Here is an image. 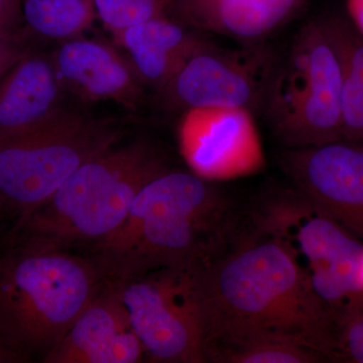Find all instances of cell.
I'll return each mask as SVG.
<instances>
[{
    "label": "cell",
    "instance_id": "cell-2",
    "mask_svg": "<svg viewBox=\"0 0 363 363\" xmlns=\"http://www.w3.org/2000/svg\"><path fill=\"white\" fill-rule=\"evenodd\" d=\"M241 225L230 198L212 182L169 169L143 186L123 225L90 257L111 281L160 267L201 266Z\"/></svg>",
    "mask_w": 363,
    "mask_h": 363
},
{
    "label": "cell",
    "instance_id": "cell-6",
    "mask_svg": "<svg viewBox=\"0 0 363 363\" xmlns=\"http://www.w3.org/2000/svg\"><path fill=\"white\" fill-rule=\"evenodd\" d=\"M121 135L111 121L64 107L35 128L0 138V206L16 221L25 218Z\"/></svg>",
    "mask_w": 363,
    "mask_h": 363
},
{
    "label": "cell",
    "instance_id": "cell-21",
    "mask_svg": "<svg viewBox=\"0 0 363 363\" xmlns=\"http://www.w3.org/2000/svg\"><path fill=\"white\" fill-rule=\"evenodd\" d=\"M336 357L363 363V312L350 313L336 320Z\"/></svg>",
    "mask_w": 363,
    "mask_h": 363
},
{
    "label": "cell",
    "instance_id": "cell-12",
    "mask_svg": "<svg viewBox=\"0 0 363 363\" xmlns=\"http://www.w3.org/2000/svg\"><path fill=\"white\" fill-rule=\"evenodd\" d=\"M145 358L118 288L106 279L65 337L45 355L43 362L138 363Z\"/></svg>",
    "mask_w": 363,
    "mask_h": 363
},
{
    "label": "cell",
    "instance_id": "cell-5",
    "mask_svg": "<svg viewBox=\"0 0 363 363\" xmlns=\"http://www.w3.org/2000/svg\"><path fill=\"white\" fill-rule=\"evenodd\" d=\"M262 109L286 149L341 140L340 62L320 18L301 26L272 73Z\"/></svg>",
    "mask_w": 363,
    "mask_h": 363
},
{
    "label": "cell",
    "instance_id": "cell-27",
    "mask_svg": "<svg viewBox=\"0 0 363 363\" xmlns=\"http://www.w3.org/2000/svg\"><path fill=\"white\" fill-rule=\"evenodd\" d=\"M4 209H2V207L0 206V217H1V214L4 213Z\"/></svg>",
    "mask_w": 363,
    "mask_h": 363
},
{
    "label": "cell",
    "instance_id": "cell-13",
    "mask_svg": "<svg viewBox=\"0 0 363 363\" xmlns=\"http://www.w3.org/2000/svg\"><path fill=\"white\" fill-rule=\"evenodd\" d=\"M60 85L86 101L111 100L135 111L143 85L128 59L98 40H64L51 55Z\"/></svg>",
    "mask_w": 363,
    "mask_h": 363
},
{
    "label": "cell",
    "instance_id": "cell-8",
    "mask_svg": "<svg viewBox=\"0 0 363 363\" xmlns=\"http://www.w3.org/2000/svg\"><path fill=\"white\" fill-rule=\"evenodd\" d=\"M199 267H160L113 281L150 362H205Z\"/></svg>",
    "mask_w": 363,
    "mask_h": 363
},
{
    "label": "cell",
    "instance_id": "cell-25",
    "mask_svg": "<svg viewBox=\"0 0 363 363\" xmlns=\"http://www.w3.org/2000/svg\"><path fill=\"white\" fill-rule=\"evenodd\" d=\"M348 18L363 35V0H347Z\"/></svg>",
    "mask_w": 363,
    "mask_h": 363
},
{
    "label": "cell",
    "instance_id": "cell-15",
    "mask_svg": "<svg viewBox=\"0 0 363 363\" xmlns=\"http://www.w3.org/2000/svg\"><path fill=\"white\" fill-rule=\"evenodd\" d=\"M51 56L28 51L0 81V138L30 130L64 108Z\"/></svg>",
    "mask_w": 363,
    "mask_h": 363
},
{
    "label": "cell",
    "instance_id": "cell-7",
    "mask_svg": "<svg viewBox=\"0 0 363 363\" xmlns=\"http://www.w3.org/2000/svg\"><path fill=\"white\" fill-rule=\"evenodd\" d=\"M255 228L281 241L336 318L363 312L358 269L363 241L296 189L277 190L250 210Z\"/></svg>",
    "mask_w": 363,
    "mask_h": 363
},
{
    "label": "cell",
    "instance_id": "cell-4",
    "mask_svg": "<svg viewBox=\"0 0 363 363\" xmlns=\"http://www.w3.org/2000/svg\"><path fill=\"white\" fill-rule=\"evenodd\" d=\"M105 281L93 257L11 242L0 257V329L26 357H45Z\"/></svg>",
    "mask_w": 363,
    "mask_h": 363
},
{
    "label": "cell",
    "instance_id": "cell-26",
    "mask_svg": "<svg viewBox=\"0 0 363 363\" xmlns=\"http://www.w3.org/2000/svg\"><path fill=\"white\" fill-rule=\"evenodd\" d=\"M358 279H359L360 285H362L363 288V255L362 260H360L359 269H358Z\"/></svg>",
    "mask_w": 363,
    "mask_h": 363
},
{
    "label": "cell",
    "instance_id": "cell-19",
    "mask_svg": "<svg viewBox=\"0 0 363 363\" xmlns=\"http://www.w3.org/2000/svg\"><path fill=\"white\" fill-rule=\"evenodd\" d=\"M326 358L297 344L276 340L252 341L216 353L213 363H316Z\"/></svg>",
    "mask_w": 363,
    "mask_h": 363
},
{
    "label": "cell",
    "instance_id": "cell-18",
    "mask_svg": "<svg viewBox=\"0 0 363 363\" xmlns=\"http://www.w3.org/2000/svg\"><path fill=\"white\" fill-rule=\"evenodd\" d=\"M23 25L45 39L80 37L97 18L93 0H21Z\"/></svg>",
    "mask_w": 363,
    "mask_h": 363
},
{
    "label": "cell",
    "instance_id": "cell-28",
    "mask_svg": "<svg viewBox=\"0 0 363 363\" xmlns=\"http://www.w3.org/2000/svg\"><path fill=\"white\" fill-rule=\"evenodd\" d=\"M167 1H168V4H169V0H167Z\"/></svg>",
    "mask_w": 363,
    "mask_h": 363
},
{
    "label": "cell",
    "instance_id": "cell-11",
    "mask_svg": "<svg viewBox=\"0 0 363 363\" xmlns=\"http://www.w3.org/2000/svg\"><path fill=\"white\" fill-rule=\"evenodd\" d=\"M281 164L296 190L363 241V140L286 149Z\"/></svg>",
    "mask_w": 363,
    "mask_h": 363
},
{
    "label": "cell",
    "instance_id": "cell-1",
    "mask_svg": "<svg viewBox=\"0 0 363 363\" xmlns=\"http://www.w3.org/2000/svg\"><path fill=\"white\" fill-rule=\"evenodd\" d=\"M198 269L205 362L260 340L297 344L336 357V317L292 253L252 223Z\"/></svg>",
    "mask_w": 363,
    "mask_h": 363
},
{
    "label": "cell",
    "instance_id": "cell-16",
    "mask_svg": "<svg viewBox=\"0 0 363 363\" xmlns=\"http://www.w3.org/2000/svg\"><path fill=\"white\" fill-rule=\"evenodd\" d=\"M143 86L159 92L208 40L182 23L160 16L113 33Z\"/></svg>",
    "mask_w": 363,
    "mask_h": 363
},
{
    "label": "cell",
    "instance_id": "cell-24",
    "mask_svg": "<svg viewBox=\"0 0 363 363\" xmlns=\"http://www.w3.org/2000/svg\"><path fill=\"white\" fill-rule=\"evenodd\" d=\"M28 358L18 348L14 347L13 344L7 339L0 329V363L23 362Z\"/></svg>",
    "mask_w": 363,
    "mask_h": 363
},
{
    "label": "cell",
    "instance_id": "cell-10",
    "mask_svg": "<svg viewBox=\"0 0 363 363\" xmlns=\"http://www.w3.org/2000/svg\"><path fill=\"white\" fill-rule=\"evenodd\" d=\"M178 140L191 172L212 183L255 175L266 166L259 130L247 109L185 111Z\"/></svg>",
    "mask_w": 363,
    "mask_h": 363
},
{
    "label": "cell",
    "instance_id": "cell-9",
    "mask_svg": "<svg viewBox=\"0 0 363 363\" xmlns=\"http://www.w3.org/2000/svg\"><path fill=\"white\" fill-rule=\"evenodd\" d=\"M276 64L267 50L222 49L207 42L159 91L169 109L262 108Z\"/></svg>",
    "mask_w": 363,
    "mask_h": 363
},
{
    "label": "cell",
    "instance_id": "cell-14",
    "mask_svg": "<svg viewBox=\"0 0 363 363\" xmlns=\"http://www.w3.org/2000/svg\"><path fill=\"white\" fill-rule=\"evenodd\" d=\"M307 0H169L180 23L253 45L295 18Z\"/></svg>",
    "mask_w": 363,
    "mask_h": 363
},
{
    "label": "cell",
    "instance_id": "cell-3",
    "mask_svg": "<svg viewBox=\"0 0 363 363\" xmlns=\"http://www.w3.org/2000/svg\"><path fill=\"white\" fill-rule=\"evenodd\" d=\"M167 169L161 152L147 140L114 145L83 164L47 201L16 221L11 242L92 252L123 225L143 186Z\"/></svg>",
    "mask_w": 363,
    "mask_h": 363
},
{
    "label": "cell",
    "instance_id": "cell-20",
    "mask_svg": "<svg viewBox=\"0 0 363 363\" xmlns=\"http://www.w3.org/2000/svg\"><path fill=\"white\" fill-rule=\"evenodd\" d=\"M97 18L113 35L138 23L167 16V0H93Z\"/></svg>",
    "mask_w": 363,
    "mask_h": 363
},
{
    "label": "cell",
    "instance_id": "cell-22",
    "mask_svg": "<svg viewBox=\"0 0 363 363\" xmlns=\"http://www.w3.org/2000/svg\"><path fill=\"white\" fill-rule=\"evenodd\" d=\"M21 25V0H0V39H20Z\"/></svg>",
    "mask_w": 363,
    "mask_h": 363
},
{
    "label": "cell",
    "instance_id": "cell-17",
    "mask_svg": "<svg viewBox=\"0 0 363 363\" xmlns=\"http://www.w3.org/2000/svg\"><path fill=\"white\" fill-rule=\"evenodd\" d=\"M340 62L343 140H363V35L340 14L319 16Z\"/></svg>",
    "mask_w": 363,
    "mask_h": 363
},
{
    "label": "cell",
    "instance_id": "cell-23",
    "mask_svg": "<svg viewBox=\"0 0 363 363\" xmlns=\"http://www.w3.org/2000/svg\"><path fill=\"white\" fill-rule=\"evenodd\" d=\"M28 51L20 39H0V81Z\"/></svg>",
    "mask_w": 363,
    "mask_h": 363
}]
</instances>
